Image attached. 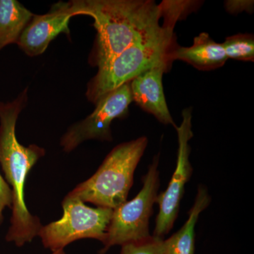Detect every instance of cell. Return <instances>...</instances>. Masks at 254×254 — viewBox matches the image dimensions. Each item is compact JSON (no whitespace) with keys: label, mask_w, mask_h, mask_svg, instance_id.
<instances>
[{"label":"cell","mask_w":254,"mask_h":254,"mask_svg":"<svg viewBox=\"0 0 254 254\" xmlns=\"http://www.w3.org/2000/svg\"><path fill=\"white\" fill-rule=\"evenodd\" d=\"M27 91L25 89L14 101L0 102V165L12 192L11 225L5 239L18 247L31 242L43 226L40 219L28 210L25 185L28 173L45 155V150L34 144L24 146L16 136V122L27 103Z\"/></svg>","instance_id":"6da1fadb"},{"label":"cell","mask_w":254,"mask_h":254,"mask_svg":"<svg viewBox=\"0 0 254 254\" xmlns=\"http://www.w3.org/2000/svg\"><path fill=\"white\" fill-rule=\"evenodd\" d=\"M78 15L94 19L92 64L100 67L161 26L164 2L150 0H77Z\"/></svg>","instance_id":"7a4b0ae2"},{"label":"cell","mask_w":254,"mask_h":254,"mask_svg":"<svg viewBox=\"0 0 254 254\" xmlns=\"http://www.w3.org/2000/svg\"><path fill=\"white\" fill-rule=\"evenodd\" d=\"M222 45L228 59L254 62V35L239 33L235 36H229Z\"/></svg>","instance_id":"5bb4252c"},{"label":"cell","mask_w":254,"mask_h":254,"mask_svg":"<svg viewBox=\"0 0 254 254\" xmlns=\"http://www.w3.org/2000/svg\"><path fill=\"white\" fill-rule=\"evenodd\" d=\"M132 102L130 82L102 97L95 103L93 113L74 124L64 135L60 142L64 150L72 151L88 140L112 141V123L115 119L126 116Z\"/></svg>","instance_id":"ba28073f"},{"label":"cell","mask_w":254,"mask_h":254,"mask_svg":"<svg viewBox=\"0 0 254 254\" xmlns=\"http://www.w3.org/2000/svg\"><path fill=\"white\" fill-rule=\"evenodd\" d=\"M164 239L150 236L146 240L122 246L120 254H163Z\"/></svg>","instance_id":"9a60e30c"},{"label":"cell","mask_w":254,"mask_h":254,"mask_svg":"<svg viewBox=\"0 0 254 254\" xmlns=\"http://www.w3.org/2000/svg\"><path fill=\"white\" fill-rule=\"evenodd\" d=\"M191 120V109L184 110L181 125L175 127L179 145L177 166L168 188L157 197L159 212L155 220L153 237L164 239L173 228L179 215L182 197L185 194V185L190 181L193 173L190 160V141L193 136Z\"/></svg>","instance_id":"52a82bcc"},{"label":"cell","mask_w":254,"mask_h":254,"mask_svg":"<svg viewBox=\"0 0 254 254\" xmlns=\"http://www.w3.org/2000/svg\"><path fill=\"white\" fill-rule=\"evenodd\" d=\"M33 15L16 0H0V51L18 43Z\"/></svg>","instance_id":"4fadbf2b"},{"label":"cell","mask_w":254,"mask_h":254,"mask_svg":"<svg viewBox=\"0 0 254 254\" xmlns=\"http://www.w3.org/2000/svg\"><path fill=\"white\" fill-rule=\"evenodd\" d=\"M225 8L230 14H238L242 11L252 13L254 1L251 0H230L225 1Z\"/></svg>","instance_id":"e0dca14e"},{"label":"cell","mask_w":254,"mask_h":254,"mask_svg":"<svg viewBox=\"0 0 254 254\" xmlns=\"http://www.w3.org/2000/svg\"><path fill=\"white\" fill-rule=\"evenodd\" d=\"M51 254H66L64 250L56 251V252H53Z\"/></svg>","instance_id":"ac0fdd59"},{"label":"cell","mask_w":254,"mask_h":254,"mask_svg":"<svg viewBox=\"0 0 254 254\" xmlns=\"http://www.w3.org/2000/svg\"><path fill=\"white\" fill-rule=\"evenodd\" d=\"M208 190L199 185L193 206L189 212V218L183 227L164 241L163 254H194L195 227L200 214L210 204Z\"/></svg>","instance_id":"7c38bea8"},{"label":"cell","mask_w":254,"mask_h":254,"mask_svg":"<svg viewBox=\"0 0 254 254\" xmlns=\"http://www.w3.org/2000/svg\"><path fill=\"white\" fill-rule=\"evenodd\" d=\"M171 63L160 62L130 81L132 99L141 109L151 114L160 123L176 127L169 111L163 86V76Z\"/></svg>","instance_id":"30bf717a"},{"label":"cell","mask_w":254,"mask_h":254,"mask_svg":"<svg viewBox=\"0 0 254 254\" xmlns=\"http://www.w3.org/2000/svg\"><path fill=\"white\" fill-rule=\"evenodd\" d=\"M78 12L77 0H75L59 1L53 4L47 14L33 15L20 37L18 46L28 56L43 54L60 33L70 34V19L77 16Z\"/></svg>","instance_id":"9c48e42d"},{"label":"cell","mask_w":254,"mask_h":254,"mask_svg":"<svg viewBox=\"0 0 254 254\" xmlns=\"http://www.w3.org/2000/svg\"><path fill=\"white\" fill-rule=\"evenodd\" d=\"M140 137L114 148L96 173L68 193L98 207L115 209L127 201L137 165L148 145Z\"/></svg>","instance_id":"277c9868"},{"label":"cell","mask_w":254,"mask_h":254,"mask_svg":"<svg viewBox=\"0 0 254 254\" xmlns=\"http://www.w3.org/2000/svg\"><path fill=\"white\" fill-rule=\"evenodd\" d=\"M164 22L103 66L87 85L88 100L96 103L107 93L128 83L155 64L168 60L175 47L174 28L191 1H165Z\"/></svg>","instance_id":"3957f363"},{"label":"cell","mask_w":254,"mask_h":254,"mask_svg":"<svg viewBox=\"0 0 254 254\" xmlns=\"http://www.w3.org/2000/svg\"><path fill=\"white\" fill-rule=\"evenodd\" d=\"M170 63L182 60L202 71L221 67L228 58L222 43L213 41L207 33L195 37L190 47H174L168 54Z\"/></svg>","instance_id":"8fae6325"},{"label":"cell","mask_w":254,"mask_h":254,"mask_svg":"<svg viewBox=\"0 0 254 254\" xmlns=\"http://www.w3.org/2000/svg\"><path fill=\"white\" fill-rule=\"evenodd\" d=\"M159 155L153 158L148 173L142 179L143 187L134 198L114 209L103 247L105 254L114 246H123L149 238V222L153 213L160 187Z\"/></svg>","instance_id":"5b68a950"},{"label":"cell","mask_w":254,"mask_h":254,"mask_svg":"<svg viewBox=\"0 0 254 254\" xmlns=\"http://www.w3.org/2000/svg\"><path fill=\"white\" fill-rule=\"evenodd\" d=\"M60 220L42 226L38 236L45 248L54 252L81 239H95L103 243L109 226L113 209L91 208L76 197L66 195L63 201Z\"/></svg>","instance_id":"8992f818"},{"label":"cell","mask_w":254,"mask_h":254,"mask_svg":"<svg viewBox=\"0 0 254 254\" xmlns=\"http://www.w3.org/2000/svg\"><path fill=\"white\" fill-rule=\"evenodd\" d=\"M12 205V192L7 182L0 173V225L4 221L3 211L5 208H11Z\"/></svg>","instance_id":"2e32d148"}]
</instances>
